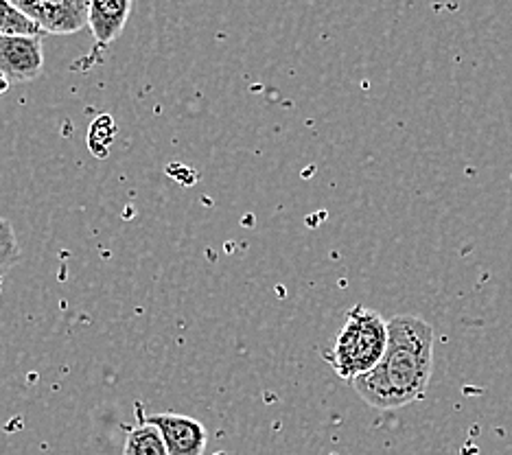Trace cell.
Listing matches in <instances>:
<instances>
[{
  "label": "cell",
  "mask_w": 512,
  "mask_h": 455,
  "mask_svg": "<svg viewBox=\"0 0 512 455\" xmlns=\"http://www.w3.org/2000/svg\"><path fill=\"white\" fill-rule=\"evenodd\" d=\"M388 344V320L375 309L353 307L327 353L337 377L355 381L375 368Z\"/></svg>",
  "instance_id": "7a4b0ae2"
},
{
  "label": "cell",
  "mask_w": 512,
  "mask_h": 455,
  "mask_svg": "<svg viewBox=\"0 0 512 455\" xmlns=\"http://www.w3.org/2000/svg\"><path fill=\"white\" fill-rule=\"evenodd\" d=\"M130 14V0H92L88 5V27L99 44H110L119 38Z\"/></svg>",
  "instance_id": "8992f818"
},
{
  "label": "cell",
  "mask_w": 512,
  "mask_h": 455,
  "mask_svg": "<svg viewBox=\"0 0 512 455\" xmlns=\"http://www.w3.org/2000/svg\"><path fill=\"white\" fill-rule=\"evenodd\" d=\"M136 412L141 414L138 407ZM123 455H167L160 431L154 425H149L143 414H141V423H138L125 438Z\"/></svg>",
  "instance_id": "52a82bcc"
},
{
  "label": "cell",
  "mask_w": 512,
  "mask_h": 455,
  "mask_svg": "<svg viewBox=\"0 0 512 455\" xmlns=\"http://www.w3.org/2000/svg\"><path fill=\"white\" fill-rule=\"evenodd\" d=\"M7 88H9V81L3 75H0V95H5Z\"/></svg>",
  "instance_id": "8fae6325"
},
{
  "label": "cell",
  "mask_w": 512,
  "mask_h": 455,
  "mask_svg": "<svg viewBox=\"0 0 512 455\" xmlns=\"http://www.w3.org/2000/svg\"><path fill=\"white\" fill-rule=\"evenodd\" d=\"M9 35H42L44 38V33L14 3L0 0V38H9Z\"/></svg>",
  "instance_id": "ba28073f"
},
{
  "label": "cell",
  "mask_w": 512,
  "mask_h": 455,
  "mask_svg": "<svg viewBox=\"0 0 512 455\" xmlns=\"http://www.w3.org/2000/svg\"><path fill=\"white\" fill-rule=\"evenodd\" d=\"M145 420L160 431L167 455H204L208 434L197 418L167 412L145 416Z\"/></svg>",
  "instance_id": "5b68a950"
},
{
  "label": "cell",
  "mask_w": 512,
  "mask_h": 455,
  "mask_svg": "<svg viewBox=\"0 0 512 455\" xmlns=\"http://www.w3.org/2000/svg\"><path fill=\"white\" fill-rule=\"evenodd\" d=\"M434 372V329L416 315H394L379 364L353 383L375 410H399L423 399Z\"/></svg>",
  "instance_id": "6da1fadb"
},
{
  "label": "cell",
  "mask_w": 512,
  "mask_h": 455,
  "mask_svg": "<svg viewBox=\"0 0 512 455\" xmlns=\"http://www.w3.org/2000/svg\"><path fill=\"white\" fill-rule=\"evenodd\" d=\"M114 134H116V127L110 116H99V119L90 125V134H88V145L92 154L99 158L106 156L108 147L112 145Z\"/></svg>",
  "instance_id": "30bf717a"
},
{
  "label": "cell",
  "mask_w": 512,
  "mask_h": 455,
  "mask_svg": "<svg viewBox=\"0 0 512 455\" xmlns=\"http://www.w3.org/2000/svg\"><path fill=\"white\" fill-rule=\"evenodd\" d=\"M44 70L42 35L0 38V75L7 81H33Z\"/></svg>",
  "instance_id": "277c9868"
},
{
  "label": "cell",
  "mask_w": 512,
  "mask_h": 455,
  "mask_svg": "<svg viewBox=\"0 0 512 455\" xmlns=\"http://www.w3.org/2000/svg\"><path fill=\"white\" fill-rule=\"evenodd\" d=\"M14 5L44 35H71L88 25L86 0H16Z\"/></svg>",
  "instance_id": "3957f363"
},
{
  "label": "cell",
  "mask_w": 512,
  "mask_h": 455,
  "mask_svg": "<svg viewBox=\"0 0 512 455\" xmlns=\"http://www.w3.org/2000/svg\"><path fill=\"white\" fill-rule=\"evenodd\" d=\"M20 259V245L14 226L0 217V276L7 274Z\"/></svg>",
  "instance_id": "9c48e42d"
}]
</instances>
